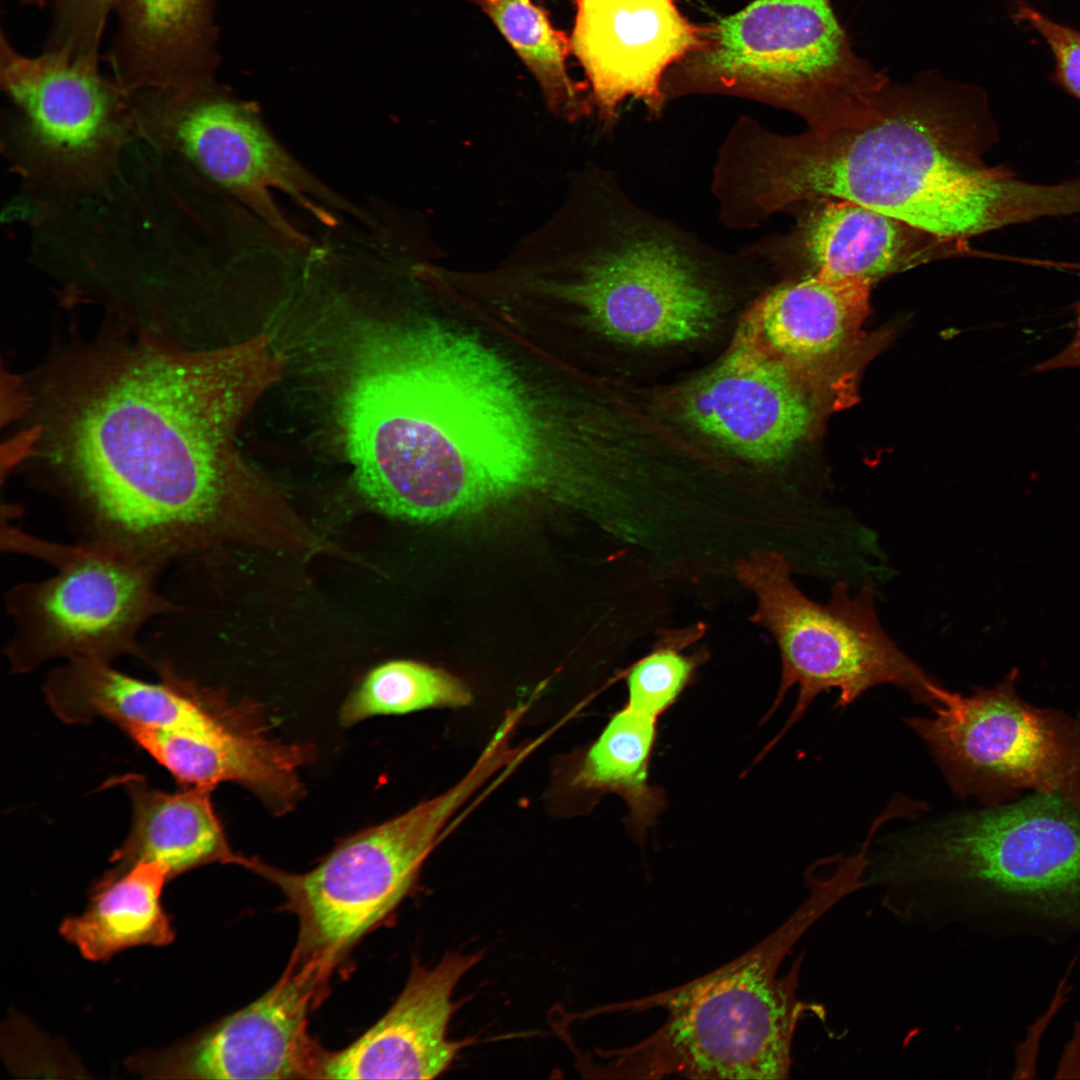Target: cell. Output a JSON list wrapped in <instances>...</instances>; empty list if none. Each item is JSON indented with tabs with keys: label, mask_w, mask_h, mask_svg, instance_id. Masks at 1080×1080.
I'll use <instances>...</instances> for the list:
<instances>
[{
	"label": "cell",
	"mask_w": 1080,
	"mask_h": 1080,
	"mask_svg": "<svg viewBox=\"0 0 1080 1080\" xmlns=\"http://www.w3.org/2000/svg\"><path fill=\"white\" fill-rule=\"evenodd\" d=\"M283 370L266 333L194 348L138 332L63 352L25 387L23 458L79 542L160 573L230 543L286 549L302 520L237 444Z\"/></svg>",
	"instance_id": "cell-1"
},
{
	"label": "cell",
	"mask_w": 1080,
	"mask_h": 1080,
	"mask_svg": "<svg viewBox=\"0 0 1080 1080\" xmlns=\"http://www.w3.org/2000/svg\"><path fill=\"white\" fill-rule=\"evenodd\" d=\"M448 320L368 325L349 341L336 422L360 492L416 522L523 496L568 497L577 433H563L501 352Z\"/></svg>",
	"instance_id": "cell-2"
},
{
	"label": "cell",
	"mask_w": 1080,
	"mask_h": 1080,
	"mask_svg": "<svg viewBox=\"0 0 1080 1080\" xmlns=\"http://www.w3.org/2000/svg\"><path fill=\"white\" fill-rule=\"evenodd\" d=\"M997 136L982 89L930 75L888 81L841 123L762 135L742 193L767 213L848 200L964 244L1005 226L1080 213L1075 178L1033 183L987 165Z\"/></svg>",
	"instance_id": "cell-3"
},
{
	"label": "cell",
	"mask_w": 1080,
	"mask_h": 1080,
	"mask_svg": "<svg viewBox=\"0 0 1080 1080\" xmlns=\"http://www.w3.org/2000/svg\"><path fill=\"white\" fill-rule=\"evenodd\" d=\"M865 882L906 925L1080 937V807L1036 793L873 837Z\"/></svg>",
	"instance_id": "cell-4"
},
{
	"label": "cell",
	"mask_w": 1080,
	"mask_h": 1080,
	"mask_svg": "<svg viewBox=\"0 0 1080 1080\" xmlns=\"http://www.w3.org/2000/svg\"><path fill=\"white\" fill-rule=\"evenodd\" d=\"M610 184L597 168L572 172L558 207L493 267L498 292L515 308L569 314L623 343L704 335L716 300L697 260L661 233L632 230Z\"/></svg>",
	"instance_id": "cell-5"
},
{
	"label": "cell",
	"mask_w": 1080,
	"mask_h": 1080,
	"mask_svg": "<svg viewBox=\"0 0 1080 1080\" xmlns=\"http://www.w3.org/2000/svg\"><path fill=\"white\" fill-rule=\"evenodd\" d=\"M807 896L771 934L736 959L688 983L606 1011L664 1009V1023L626 1047L599 1051L601 1078L775 1080L789 1077L800 1020L821 1008L797 994L803 955L780 967L802 936L850 895L827 872L806 873Z\"/></svg>",
	"instance_id": "cell-6"
},
{
	"label": "cell",
	"mask_w": 1080,
	"mask_h": 1080,
	"mask_svg": "<svg viewBox=\"0 0 1080 1080\" xmlns=\"http://www.w3.org/2000/svg\"><path fill=\"white\" fill-rule=\"evenodd\" d=\"M734 571L740 584L755 597L751 621L772 635L780 652V685L764 721L781 705L788 690L798 687L786 724L762 754L830 689L838 691L834 705L838 709L879 685L896 686L932 711L946 701L951 691L905 654L884 630L870 588L851 593L847 584L837 583L826 603L815 602L794 584L785 555L774 550L748 553L736 561Z\"/></svg>",
	"instance_id": "cell-7"
},
{
	"label": "cell",
	"mask_w": 1080,
	"mask_h": 1080,
	"mask_svg": "<svg viewBox=\"0 0 1080 1080\" xmlns=\"http://www.w3.org/2000/svg\"><path fill=\"white\" fill-rule=\"evenodd\" d=\"M0 80L20 112L6 145L33 211L104 194L136 136L129 98L100 76L97 57L66 47L28 57L2 35Z\"/></svg>",
	"instance_id": "cell-8"
},
{
	"label": "cell",
	"mask_w": 1080,
	"mask_h": 1080,
	"mask_svg": "<svg viewBox=\"0 0 1080 1080\" xmlns=\"http://www.w3.org/2000/svg\"><path fill=\"white\" fill-rule=\"evenodd\" d=\"M2 547L57 570L6 594L14 628L5 654L13 672L28 673L55 658L111 663L133 656L150 664L139 634L177 608L158 589L161 573L106 548L52 542L9 525L2 526Z\"/></svg>",
	"instance_id": "cell-9"
},
{
	"label": "cell",
	"mask_w": 1080,
	"mask_h": 1080,
	"mask_svg": "<svg viewBox=\"0 0 1080 1080\" xmlns=\"http://www.w3.org/2000/svg\"><path fill=\"white\" fill-rule=\"evenodd\" d=\"M503 764L499 753L484 749L446 792L344 838L308 872L246 858L244 866L283 890L299 919L295 958L328 967L382 922L412 888L448 821Z\"/></svg>",
	"instance_id": "cell-10"
},
{
	"label": "cell",
	"mask_w": 1080,
	"mask_h": 1080,
	"mask_svg": "<svg viewBox=\"0 0 1080 1080\" xmlns=\"http://www.w3.org/2000/svg\"><path fill=\"white\" fill-rule=\"evenodd\" d=\"M705 72L760 91L809 127L840 123L889 81L858 56L831 0H755L704 32Z\"/></svg>",
	"instance_id": "cell-11"
},
{
	"label": "cell",
	"mask_w": 1080,
	"mask_h": 1080,
	"mask_svg": "<svg viewBox=\"0 0 1080 1080\" xmlns=\"http://www.w3.org/2000/svg\"><path fill=\"white\" fill-rule=\"evenodd\" d=\"M1016 675L970 695L951 692L932 716L904 721L959 798L995 805L1032 789L1080 807V727L1022 700Z\"/></svg>",
	"instance_id": "cell-12"
},
{
	"label": "cell",
	"mask_w": 1080,
	"mask_h": 1080,
	"mask_svg": "<svg viewBox=\"0 0 1080 1080\" xmlns=\"http://www.w3.org/2000/svg\"><path fill=\"white\" fill-rule=\"evenodd\" d=\"M130 112L136 140L183 163L293 244L305 246L309 240L280 211L274 192L325 223L333 222L327 207L361 216L293 158L243 104L199 89L138 95Z\"/></svg>",
	"instance_id": "cell-13"
},
{
	"label": "cell",
	"mask_w": 1080,
	"mask_h": 1080,
	"mask_svg": "<svg viewBox=\"0 0 1080 1080\" xmlns=\"http://www.w3.org/2000/svg\"><path fill=\"white\" fill-rule=\"evenodd\" d=\"M327 967L293 960L260 998L169 1048L131 1057L130 1071L153 1079H317L325 1056L307 1032V1014Z\"/></svg>",
	"instance_id": "cell-14"
},
{
	"label": "cell",
	"mask_w": 1080,
	"mask_h": 1080,
	"mask_svg": "<svg viewBox=\"0 0 1080 1080\" xmlns=\"http://www.w3.org/2000/svg\"><path fill=\"white\" fill-rule=\"evenodd\" d=\"M678 406L690 427L762 463L789 455L814 416L800 369L773 351L748 318L721 360L682 390Z\"/></svg>",
	"instance_id": "cell-15"
},
{
	"label": "cell",
	"mask_w": 1080,
	"mask_h": 1080,
	"mask_svg": "<svg viewBox=\"0 0 1080 1080\" xmlns=\"http://www.w3.org/2000/svg\"><path fill=\"white\" fill-rule=\"evenodd\" d=\"M125 733L181 786L214 789L221 782H235L275 814L290 811L302 796L298 770L313 753L309 745L271 738L254 705L232 704L219 694L195 723Z\"/></svg>",
	"instance_id": "cell-16"
},
{
	"label": "cell",
	"mask_w": 1080,
	"mask_h": 1080,
	"mask_svg": "<svg viewBox=\"0 0 1080 1080\" xmlns=\"http://www.w3.org/2000/svg\"><path fill=\"white\" fill-rule=\"evenodd\" d=\"M703 34L674 0H576L570 41L608 125L628 97L657 110L663 72L700 49Z\"/></svg>",
	"instance_id": "cell-17"
},
{
	"label": "cell",
	"mask_w": 1080,
	"mask_h": 1080,
	"mask_svg": "<svg viewBox=\"0 0 1080 1080\" xmlns=\"http://www.w3.org/2000/svg\"><path fill=\"white\" fill-rule=\"evenodd\" d=\"M482 953H446L432 968L414 961L407 982L385 1015L351 1045L326 1053L317 1079H432L466 1041L448 1038L453 991Z\"/></svg>",
	"instance_id": "cell-18"
},
{
	"label": "cell",
	"mask_w": 1080,
	"mask_h": 1080,
	"mask_svg": "<svg viewBox=\"0 0 1080 1080\" xmlns=\"http://www.w3.org/2000/svg\"><path fill=\"white\" fill-rule=\"evenodd\" d=\"M793 237L809 274L857 279L880 278L945 256L967 244L940 238L858 203L822 198L808 203Z\"/></svg>",
	"instance_id": "cell-19"
},
{
	"label": "cell",
	"mask_w": 1080,
	"mask_h": 1080,
	"mask_svg": "<svg viewBox=\"0 0 1080 1080\" xmlns=\"http://www.w3.org/2000/svg\"><path fill=\"white\" fill-rule=\"evenodd\" d=\"M871 287L863 280L808 274L768 292L747 318L798 369L826 367L856 344Z\"/></svg>",
	"instance_id": "cell-20"
},
{
	"label": "cell",
	"mask_w": 1080,
	"mask_h": 1080,
	"mask_svg": "<svg viewBox=\"0 0 1080 1080\" xmlns=\"http://www.w3.org/2000/svg\"><path fill=\"white\" fill-rule=\"evenodd\" d=\"M158 673L160 682L150 683L111 663L77 658L51 671L43 690L53 713L69 724L104 718L125 732L194 722L204 708L199 689L168 669Z\"/></svg>",
	"instance_id": "cell-21"
},
{
	"label": "cell",
	"mask_w": 1080,
	"mask_h": 1080,
	"mask_svg": "<svg viewBox=\"0 0 1080 1080\" xmlns=\"http://www.w3.org/2000/svg\"><path fill=\"white\" fill-rule=\"evenodd\" d=\"M129 796V833L112 854L111 872L139 862L155 863L172 879L194 868L219 863L242 864L233 852L211 801L212 788L182 786L166 792L145 778L128 774L118 779Z\"/></svg>",
	"instance_id": "cell-22"
},
{
	"label": "cell",
	"mask_w": 1080,
	"mask_h": 1080,
	"mask_svg": "<svg viewBox=\"0 0 1080 1080\" xmlns=\"http://www.w3.org/2000/svg\"><path fill=\"white\" fill-rule=\"evenodd\" d=\"M121 59L118 86L139 94H186L203 88L199 64L207 43L208 0H117Z\"/></svg>",
	"instance_id": "cell-23"
},
{
	"label": "cell",
	"mask_w": 1080,
	"mask_h": 1080,
	"mask_svg": "<svg viewBox=\"0 0 1080 1080\" xmlns=\"http://www.w3.org/2000/svg\"><path fill=\"white\" fill-rule=\"evenodd\" d=\"M164 868L139 862L122 872L107 871L91 890L79 916L65 918L61 935L91 961H105L126 948L164 946L175 937L161 903Z\"/></svg>",
	"instance_id": "cell-24"
},
{
	"label": "cell",
	"mask_w": 1080,
	"mask_h": 1080,
	"mask_svg": "<svg viewBox=\"0 0 1080 1080\" xmlns=\"http://www.w3.org/2000/svg\"><path fill=\"white\" fill-rule=\"evenodd\" d=\"M657 720L625 705L588 748L574 778L586 791L617 794L628 808L625 823L639 843L666 806L664 791L649 777Z\"/></svg>",
	"instance_id": "cell-25"
},
{
	"label": "cell",
	"mask_w": 1080,
	"mask_h": 1080,
	"mask_svg": "<svg viewBox=\"0 0 1080 1080\" xmlns=\"http://www.w3.org/2000/svg\"><path fill=\"white\" fill-rule=\"evenodd\" d=\"M479 4L537 81L552 114L573 123L590 113L585 87L567 71L570 37L555 29L540 7L531 0H479Z\"/></svg>",
	"instance_id": "cell-26"
},
{
	"label": "cell",
	"mask_w": 1080,
	"mask_h": 1080,
	"mask_svg": "<svg viewBox=\"0 0 1080 1080\" xmlns=\"http://www.w3.org/2000/svg\"><path fill=\"white\" fill-rule=\"evenodd\" d=\"M468 687L453 675L425 664L396 660L371 670L345 700L343 726L377 715L405 714L431 707H462L471 702Z\"/></svg>",
	"instance_id": "cell-27"
},
{
	"label": "cell",
	"mask_w": 1080,
	"mask_h": 1080,
	"mask_svg": "<svg viewBox=\"0 0 1080 1080\" xmlns=\"http://www.w3.org/2000/svg\"><path fill=\"white\" fill-rule=\"evenodd\" d=\"M704 633V624L663 631L651 651L627 670L626 706L656 719L668 710L705 661L703 650L687 652Z\"/></svg>",
	"instance_id": "cell-28"
},
{
	"label": "cell",
	"mask_w": 1080,
	"mask_h": 1080,
	"mask_svg": "<svg viewBox=\"0 0 1080 1080\" xmlns=\"http://www.w3.org/2000/svg\"><path fill=\"white\" fill-rule=\"evenodd\" d=\"M1015 17L1049 47L1054 59L1052 81L1080 101V30L1053 20L1022 0L1016 1Z\"/></svg>",
	"instance_id": "cell-29"
},
{
	"label": "cell",
	"mask_w": 1080,
	"mask_h": 1080,
	"mask_svg": "<svg viewBox=\"0 0 1080 1080\" xmlns=\"http://www.w3.org/2000/svg\"><path fill=\"white\" fill-rule=\"evenodd\" d=\"M117 0H59V40L82 51H97L109 11Z\"/></svg>",
	"instance_id": "cell-30"
}]
</instances>
